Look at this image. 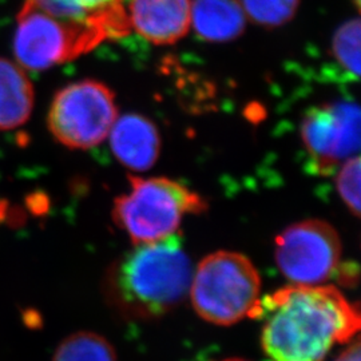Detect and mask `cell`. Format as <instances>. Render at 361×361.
<instances>
[{
	"mask_svg": "<svg viewBox=\"0 0 361 361\" xmlns=\"http://www.w3.org/2000/svg\"><path fill=\"white\" fill-rule=\"evenodd\" d=\"M261 347L271 361H324L360 329V312L331 285H290L259 298Z\"/></svg>",
	"mask_w": 361,
	"mask_h": 361,
	"instance_id": "1",
	"label": "cell"
},
{
	"mask_svg": "<svg viewBox=\"0 0 361 361\" xmlns=\"http://www.w3.org/2000/svg\"><path fill=\"white\" fill-rule=\"evenodd\" d=\"M193 267L180 234L135 244L106 276V295L116 310L137 319L159 317L190 290Z\"/></svg>",
	"mask_w": 361,
	"mask_h": 361,
	"instance_id": "2",
	"label": "cell"
},
{
	"mask_svg": "<svg viewBox=\"0 0 361 361\" xmlns=\"http://www.w3.org/2000/svg\"><path fill=\"white\" fill-rule=\"evenodd\" d=\"M130 193L116 198L113 219L133 243L159 241L178 232L188 214L207 210V202L180 182L129 176Z\"/></svg>",
	"mask_w": 361,
	"mask_h": 361,
	"instance_id": "3",
	"label": "cell"
},
{
	"mask_svg": "<svg viewBox=\"0 0 361 361\" xmlns=\"http://www.w3.org/2000/svg\"><path fill=\"white\" fill-rule=\"evenodd\" d=\"M189 292L201 319L216 325H233L253 316L261 298V279L246 256L219 250L198 264Z\"/></svg>",
	"mask_w": 361,
	"mask_h": 361,
	"instance_id": "4",
	"label": "cell"
},
{
	"mask_svg": "<svg viewBox=\"0 0 361 361\" xmlns=\"http://www.w3.org/2000/svg\"><path fill=\"white\" fill-rule=\"evenodd\" d=\"M106 42L99 34L74 26L25 0L16 15L15 62L30 71H43L92 51Z\"/></svg>",
	"mask_w": 361,
	"mask_h": 361,
	"instance_id": "5",
	"label": "cell"
},
{
	"mask_svg": "<svg viewBox=\"0 0 361 361\" xmlns=\"http://www.w3.org/2000/svg\"><path fill=\"white\" fill-rule=\"evenodd\" d=\"M118 118L116 95L98 80L67 85L52 98L47 126L68 149L87 150L104 142Z\"/></svg>",
	"mask_w": 361,
	"mask_h": 361,
	"instance_id": "6",
	"label": "cell"
},
{
	"mask_svg": "<svg viewBox=\"0 0 361 361\" xmlns=\"http://www.w3.org/2000/svg\"><path fill=\"white\" fill-rule=\"evenodd\" d=\"M274 255L279 269L292 284L322 285L338 271L341 240L331 224L307 219L277 235Z\"/></svg>",
	"mask_w": 361,
	"mask_h": 361,
	"instance_id": "7",
	"label": "cell"
},
{
	"mask_svg": "<svg viewBox=\"0 0 361 361\" xmlns=\"http://www.w3.org/2000/svg\"><path fill=\"white\" fill-rule=\"evenodd\" d=\"M301 140L312 171L319 176L332 174L347 159L359 155V106L337 101L310 109L301 122Z\"/></svg>",
	"mask_w": 361,
	"mask_h": 361,
	"instance_id": "8",
	"label": "cell"
},
{
	"mask_svg": "<svg viewBox=\"0 0 361 361\" xmlns=\"http://www.w3.org/2000/svg\"><path fill=\"white\" fill-rule=\"evenodd\" d=\"M42 11L99 34L104 40L129 35V16L123 0H31Z\"/></svg>",
	"mask_w": 361,
	"mask_h": 361,
	"instance_id": "9",
	"label": "cell"
},
{
	"mask_svg": "<svg viewBox=\"0 0 361 361\" xmlns=\"http://www.w3.org/2000/svg\"><path fill=\"white\" fill-rule=\"evenodd\" d=\"M130 27L155 46L174 44L192 27V0H130Z\"/></svg>",
	"mask_w": 361,
	"mask_h": 361,
	"instance_id": "10",
	"label": "cell"
},
{
	"mask_svg": "<svg viewBox=\"0 0 361 361\" xmlns=\"http://www.w3.org/2000/svg\"><path fill=\"white\" fill-rule=\"evenodd\" d=\"M107 138L116 159L134 171L153 168L159 157V131L146 116L128 114L116 118Z\"/></svg>",
	"mask_w": 361,
	"mask_h": 361,
	"instance_id": "11",
	"label": "cell"
},
{
	"mask_svg": "<svg viewBox=\"0 0 361 361\" xmlns=\"http://www.w3.org/2000/svg\"><path fill=\"white\" fill-rule=\"evenodd\" d=\"M246 23L241 0H192V27L202 40L231 42L244 34Z\"/></svg>",
	"mask_w": 361,
	"mask_h": 361,
	"instance_id": "12",
	"label": "cell"
},
{
	"mask_svg": "<svg viewBox=\"0 0 361 361\" xmlns=\"http://www.w3.org/2000/svg\"><path fill=\"white\" fill-rule=\"evenodd\" d=\"M34 104L35 91L27 70L15 61L0 56V131L26 125Z\"/></svg>",
	"mask_w": 361,
	"mask_h": 361,
	"instance_id": "13",
	"label": "cell"
},
{
	"mask_svg": "<svg viewBox=\"0 0 361 361\" xmlns=\"http://www.w3.org/2000/svg\"><path fill=\"white\" fill-rule=\"evenodd\" d=\"M52 361H116V353L102 336L78 332L59 344Z\"/></svg>",
	"mask_w": 361,
	"mask_h": 361,
	"instance_id": "14",
	"label": "cell"
},
{
	"mask_svg": "<svg viewBox=\"0 0 361 361\" xmlns=\"http://www.w3.org/2000/svg\"><path fill=\"white\" fill-rule=\"evenodd\" d=\"M332 54L337 63L350 77L360 75V20L352 19L336 31L332 40Z\"/></svg>",
	"mask_w": 361,
	"mask_h": 361,
	"instance_id": "15",
	"label": "cell"
},
{
	"mask_svg": "<svg viewBox=\"0 0 361 361\" xmlns=\"http://www.w3.org/2000/svg\"><path fill=\"white\" fill-rule=\"evenodd\" d=\"M301 0H241L246 18L262 27L286 25L296 15Z\"/></svg>",
	"mask_w": 361,
	"mask_h": 361,
	"instance_id": "16",
	"label": "cell"
},
{
	"mask_svg": "<svg viewBox=\"0 0 361 361\" xmlns=\"http://www.w3.org/2000/svg\"><path fill=\"white\" fill-rule=\"evenodd\" d=\"M337 192L355 217H360V157L347 159L336 177Z\"/></svg>",
	"mask_w": 361,
	"mask_h": 361,
	"instance_id": "17",
	"label": "cell"
},
{
	"mask_svg": "<svg viewBox=\"0 0 361 361\" xmlns=\"http://www.w3.org/2000/svg\"><path fill=\"white\" fill-rule=\"evenodd\" d=\"M360 340L357 336H355V340L341 352V355L335 361H360Z\"/></svg>",
	"mask_w": 361,
	"mask_h": 361,
	"instance_id": "18",
	"label": "cell"
},
{
	"mask_svg": "<svg viewBox=\"0 0 361 361\" xmlns=\"http://www.w3.org/2000/svg\"><path fill=\"white\" fill-rule=\"evenodd\" d=\"M219 361H246L244 359H237V357H231V359H225V360H219Z\"/></svg>",
	"mask_w": 361,
	"mask_h": 361,
	"instance_id": "19",
	"label": "cell"
}]
</instances>
